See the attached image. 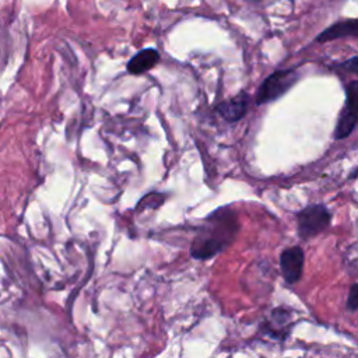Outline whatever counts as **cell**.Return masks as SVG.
<instances>
[{
    "mask_svg": "<svg viewBox=\"0 0 358 358\" xmlns=\"http://www.w3.org/2000/svg\"><path fill=\"white\" fill-rule=\"evenodd\" d=\"M239 231L236 211L229 207H220L211 213L190 245V256L194 260H208L231 246Z\"/></svg>",
    "mask_w": 358,
    "mask_h": 358,
    "instance_id": "6da1fadb",
    "label": "cell"
},
{
    "mask_svg": "<svg viewBox=\"0 0 358 358\" xmlns=\"http://www.w3.org/2000/svg\"><path fill=\"white\" fill-rule=\"evenodd\" d=\"M331 222V213L324 204H310L296 213V231L302 241H309L324 229Z\"/></svg>",
    "mask_w": 358,
    "mask_h": 358,
    "instance_id": "7a4b0ae2",
    "label": "cell"
},
{
    "mask_svg": "<svg viewBox=\"0 0 358 358\" xmlns=\"http://www.w3.org/2000/svg\"><path fill=\"white\" fill-rule=\"evenodd\" d=\"M299 78V74L294 69H284L271 73L260 84L256 91V103L264 105L282 96Z\"/></svg>",
    "mask_w": 358,
    "mask_h": 358,
    "instance_id": "3957f363",
    "label": "cell"
},
{
    "mask_svg": "<svg viewBox=\"0 0 358 358\" xmlns=\"http://www.w3.org/2000/svg\"><path fill=\"white\" fill-rule=\"evenodd\" d=\"M345 103L340 112V117L336 124L334 138L343 140L355 130L357 126V95H358V83L352 80L345 88Z\"/></svg>",
    "mask_w": 358,
    "mask_h": 358,
    "instance_id": "277c9868",
    "label": "cell"
},
{
    "mask_svg": "<svg viewBox=\"0 0 358 358\" xmlns=\"http://www.w3.org/2000/svg\"><path fill=\"white\" fill-rule=\"evenodd\" d=\"M305 266V252L301 246H291L280 253V270L287 284H295L301 280Z\"/></svg>",
    "mask_w": 358,
    "mask_h": 358,
    "instance_id": "5b68a950",
    "label": "cell"
},
{
    "mask_svg": "<svg viewBox=\"0 0 358 358\" xmlns=\"http://www.w3.org/2000/svg\"><path fill=\"white\" fill-rule=\"evenodd\" d=\"M248 102L249 95L246 92H239L236 96L218 103L215 109L227 122L232 123L241 120L245 116L248 112Z\"/></svg>",
    "mask_w": 358,
    "mask_h": 358,
    "instance_id": "8992f818",
    "label": "cell"
},
{
    "mask_svg": "<svg viewBox=\"0 0 358 358\" xmlns=\"http://www.w3.org/2000/svg\"><path fill=\"white\" fill-rule=\"evenodd\" d=\"M357 34H358V20L357 18L343 20V21H338V22L330 25L324 31H322L316 36V41L322 43V42L336 41V39L348 38V36L357 38Z\"/></svg>",
    "mask_w": 358,
    "mask_h": 358,
    "instance_id": "52a82bcc",
    "label": "cell"
},
{
    "mask_svg": "<svg viewBox=\"0 0 358 358\" xmlns=\"http://www.w3.org/2000/svg\"><path fill=\"white\" fill-rule=\"evenodd\" d=\"M159 60V53L154 48H147L134 55L127 63V71L133 76H141L151 70Z\"/></svg>",
    "mask_w": 358,
    "mask_h": 358,
    "instance_id": "ba28073f",
    "label": "cell"
},
{
    "mask_svg": "<svg viewBox=\"0 0 358 358\" xmlns=\"http://www.w3.org/2000/svg\"><path fill=\"white\" fill-rule=\"evenodd\" d=\"M165 200V196L161 193H150L141 199V201L137 206V210L140 208H157L161 206Z\"/></svg>",
    "mask_w": 358,
    "mask_h": 358,
    "instance_id": "9c48e42d",
    "label": "cell"
},
{
    "mask_svg": "<svg viewBox=\"0 0 358 358\" xmlns=\"http://www.w3.org/2000/svg\"><path fill=\"white\" fill-rule=\"evenodd\" d=\"M345 306L350 312H355L357 308H358V287H357V282H352V285L350 287Z\"/></svg>",
    "mask_w": 358,
    "mask_h": 358,
    "instance_id": "30bf717a",
    "label": "cell"
},
{
    "mask_svg": "<svg viewBox=\"0 0 358 358\" xmlns=\"http://www.w3.org/2000/svg\"><path fill=\"white\" fill-rule=\"evenodd\" d=\"M341 66L355 74L357 70H358V57H357V56H352L351 59H348V60H347L345 63H343Z\"/></svg>",
    "mask_w": 358,
    "mask_h": 358,
    "instance_id": "8fae6325",
    "label": "cell"
}]
</instances>
